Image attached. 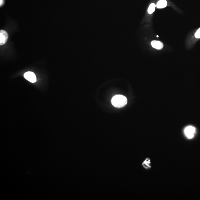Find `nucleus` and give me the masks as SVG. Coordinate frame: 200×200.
I'll return each mask as SVG.
<instances>
[{"mask_svg": "<svg viewBox=\"0 0 200 200\" xmlns=\"http://www.w3.org/2000/svg\"><path fill=\"white\" fill-rule=\"evenodd\" d=\"M112 104L117 108L124 107L127 103V99L125 96L118 95L113 96L111 99Z\"/></svg>", "mask_w": 200, "mask_h": 200, "instance_id": "1", "label": "nucleus"}, {"mask_svg": "<svg viewBox=\"0 0 200 200\" xmlns=\"http://www.w3.org/2000/svg\"><path fill=\"white\" fill-rule=\"evenodd\" d=\"M184 133L187 138L192 139L194 137L196 132V128L193 126H187L184 129Z\"/></svg>", "mask_w": 200, "mask_h": 200, "instance_id": "2", "label": "nucleus"}, {"mask_svg": "<svg viewBox=\"0 0 200 200\" xmlns=\"http://www.w3.org/2000/svg\"><path fill=\"white\" fill-rule=\"evenodd\" d=\"M8 38V33L5 31H0V45H3L6 43Z\"/></svg>", "mask_w": 200, "mask_h": 200, "instance_id": "3", "label": "nucleus"}, {"mask_svg": "<svg viewBox=\"0 0 200 200\" xmlns=\"http://www.w3.org/2000/svg\"><path fill=\"white\" fill-rule=\"evenodd\" d=\"M24 76L27 80L32 83H34L36 81V76L34 73L32 72H27L24 74Z\"/></svg>", "mask_w": 200, "mask_h": 200, "instance_id": "4", "label": "nucleus"}, {"mask_svg": "<svg viewBox=\"0 0 200 200\" xmlns=\"http://www.w3.org/2000/svg\"><path fill=\"white\" fill-rule=\"evenodd\" d=\"M151 45L153 48L161 50L163 48V44L162 42L157 40H153L151 42Z\"/></svg>", "mask_w": 200, "mask_h": 200, "instance_id": "5", "label": "nucleus"}, {"mask_svg": "<svg viewBox=\"0 0 200 200\" xmlns=\"http://www.w3.org/2000/svg\"><path fill=\"white\" fill-rule=\"evenodd\" d=\"M167 5V2L166 0H160L157 2L156 6L158 8L162 9L165 8Z\"/></svg>", "mask_w": 200, "mask_h": 200, "instance_id": "6", "label": "nucleus"}, {"mask_svg": "<svg viewBox=\"0 0 200 200\" xmlns=\"http://www.w3.org/2000/svg\"><path fill=\"white\" fill-rule=\"evenodd\" d=\"M150 164H151L150 160L149 158H146L142 163V165L145 169H148L151 167Z\"/></svg>", "mask_w": 200, "mask_h": 200, "instance_id": "7", "label": "nucleus"}, {"mask_svg": "<svg viewBox=\"0 0 200 200\" xmlns=\"http://www.w3.org/2000/svg\"><path fill=\"white\" fill-rule=\"evenodd\" d=\"M156 5L154 3H152L150 5L148 9V12L149 14H152L155 10Z\"/></svg>", "mask_w": 200, "mask_h": 200, "instance_id": "8", "label": "nucleus"}, {"mask_svg": "<svg viewBox=\"0 0 200 200\" xmlns=\"http://www.w3.org/2000/svg\"><path fill=\"white\" fill-rule=\"evenodd\" d=\"M195 36L197 38H200V28L195 34Z\"/></svg>", "mask_w": 200, "mask_h": 200, "instance_id": "9", "label": "nucleus"}, {"mask_svg": "<svg viewBox=\"0 0 200 200\" xmlns=\"http://www.w3.org/2000/svg\"><path fill=\"white\" fill-rule=\"evenodd\" d=\"M4 4V0H0V6H2Z\"/></svg>", "mask_w": 200, "mask_h": 200, "instance_id": "10", "label": "nucleus"}, {"mask_svg": "<svg viewBox=\"0 0 200 200\" xmlns=\"http://www.w3.org/2000/svg\"><path fill=\"white\" fill-rule=\"evenodd\" d=\"M157 36V37H159L158 36Z\"/></svg>", "mask_w": 200, "mask_h": 200, "instance_id": "11", "label": "nucleus"}]
</instances>
